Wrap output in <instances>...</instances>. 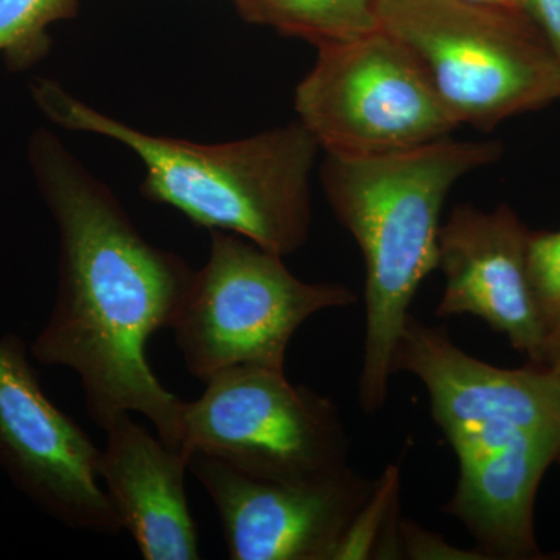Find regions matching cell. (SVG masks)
I'll list each match as a JSON object with an SVG mask.
<instances>
[{
  "instance_id": "6da1fadb",
  "label": "cell",
  "mask_w": 560,
  "mask_h": 560,
  "mask_svg": "<svg viewBox=\"0 0 560 560\" xmlns=\"http://www.w3.org/2000/svg\"><path fill=\"white\" fill-rule=\"evenodd\" d=\"M28 158L60 235L57 302L33 357L77 372L102 430L139 412L180 452L186 401L162 386L147 346L156 331L172 329L195 271L147 242L116 195L54 132L36 130Z\"/></svg>"
},
{
  "instance_id": "7a4b0ae2",
  "label": "cell",
  "mask_w": 560,
  "mask_h": 560,
  "mask_svg": "<svg viewBox=\"0 0 560 560\" xmlns=\"http://www.w3.org/2000/svg\"><path fill=\"white\" fill-rule=\"evenodd\" d=\"M501 156L497 140L447 136L393 153L324 158L320 186L366 268L359 378L366 415H377L388 401L394 349L420 283L438 270L442 210L453 186Z\"/></svg>"
},
{
  "instance_id": "3957f363",
  "label": "cell",
  "mask_w": 560,
  "mask_h": 560,
  "mask_svg": "<svg viewBox=\"0 0 560 560\" xmlns=\"http://www.w3.org/2000/svg\"><path fill=\"white\" fill-rule=\"evenodd\" d=\"M47 119L121 143L142 162V194L209 231L232 232L285 257L307 242L311 178L319 145L300 120L232 142L201 145L149 135L92 108L60 83L32 84Z\"/></svg>"
},
{
  "instance_id": "277c9868",
  "label": "cell",
  "mask_w": 560,
  "mask_h": 560,
  "mask_svg": "<svg viewBox=\"0 0 560 560\" xmlns=\"http://www.w3.org/2000/svg\"><path fill=\"white\" fill-rule=\"evenodd\" d=\"M458 125L480 131L560 101V58L528 14L466 0H375Z\"/></svg>"
},
{
  "instance_id": "5b68a950",
  "label": "cell",
  "mask_w": 560,
  "mask_h": 560,
  "mask_svg": "<svg viewBox=\"0 0 560 560\" xmlns=\"http://www.w3.org/2000/svg\"><path fill=\"white\" fill-rule=\"evenodd\" d=\"M355 302L342 283L305 282L279 254L210 231L209 259L195 271L172 330L187 371L202 383L237 366L285 371L291 338L305 320Z\"/></svg>"
},
{
  "instance_id": "8992f818",
  "label": "cell",
  "mask_w": 560,
  "mask_h": 560,
  "mask_svg": "<svg viewBox=\"0 0 560 560\" xmlns=\"http://www.w3.org/2000/svg\"><path fill=\"white\" fill-rule=\"evenodd\" d=\"M184 456L201 453L256 477L308 481L349 467L350 441L329 397L285 371L231 368L184 405Z\"/></svg>"
},
{
  "instance_id": "52a82bcc",
  "label": "cell",
  "mask_w": 560,
  "mask_h": 560,
  "mask_svg": "<svg viewBox=\"0 0 560 560\" xmlns=\"http://www.w3.org/2000/svg\"><path fill=\"white\" fill-rule=\"evenodd\" d=\"M294 109L320 151L337 156L415 149L459 127L410 51L382 28L318 47Z\"/></svg>"
},
{
  "instance_id": "ba28073f",
  "label": "cell",
  "mask_w": 560,
  "mask_h": 560,
  "mask_svg": "<svg viewBox=\"0 0 560 560\" xmlns=\"http://www.w3.org/2000/svg\"><path fill=\"white\" fill-rule=\"evenodd\" d=\"M429 393L431 416L458 466L475 463L526 434H559L560 377L550 368L493 366L433 327L408 316L393 355Z\"/></svg>"
},
{
  "instance_id": "9c48e42d",
  "label": "cell",
  "mask_w": 560,
  "mask_h": 560,
  "mask_svg": "<svg viewBox=\"0 0 560 560\" xmlns=\"http://www.w3.org/2000/svg\"><path fill=\"white\" fill-rule=\"evenodd\" d=\"M101 448L51 404L16 335L0 340V463L25 495L72 529L119 534L101 486Z\"/></svg>"
},
{
  "instance_id": "30bf717a",
  "label": "cell",
  "mask_w": 560,
  "mask_h": 560,
  "mask_svg": "<svg viewBox=\"0 0 560 560\" xmlns=\"http://www.w3.org/2000/svg\"><path fill=\"white\" fill-rule=\"evenodd\" d=\"M187 466L215 504L232 560H335L375 486L350 466L308 481L256 477L201 453Z\"/></svg>"
},
{
  "instance_id": "8fae6325",
  "label": "cell",
  "mask_w": 560,
  "mask_h": 560,
  "mask_svg": "<svg viewBox=\"0 0 560 560\" xmlns=\"http://www.w3.org/2000/svg\"><path fill=\"white\" fill-rule=\"evenodd\" d=\"M529 231L508 205L455 206L441 224L438 270L445 287L434 313L481 319L528 363L544 366L547 340L530 291Z\"/></svg>"
},
{
  "instance_id": "7c38bea8",
  "label": "cell",
  "mask_w": 560,
  "mask_h": 560,
  "mask_svg": "<svg viewBox=\"0 0 560 560\" xmlns=\"http://www.w3.org/2000/svg\"><path fill=\"white\" fill-rule=\"evenodd\" d=\"M98 475L145 560L200 559L186 492V456L120 415L106 427Z\"/></svg>"
},
{
  "instance_id": "4fadbf2b",
  "label": "cell",
  "mask_w": 560,
  "mask_h": 560,
  "mask_svg": "<svg viewBox=\"0 0 560 560\" xmlns=\"http://www.w3.org/2000/svg\"><path fill=\"white\" fill-rule=\"evenodd\" d=\"M560 453L559 434H526L475 463L459 466L445 514L463 523L486 560L560 558L540 550L536 500Z\"/></svg>"
},
{
  "instance_id": "5bb4252c",
  "label": "cell",
  "mask_w": 560,
  "mask_h": 560,
  "mask_svg": "<svg viewBox=\"0 0 560 560\" xmlns=\"http://www.w3.org/2000/svg\"><path fill=\"white\" fill-rule=\"evenodd\" d=\"M232 3L246 22L307 40L316 49L381 28L375 0H232Z\"/></svg>"
},
{
  "instance_id": "9a60e30c",
  "label": "cell",
  "mask_w": 560,
  "mask_h": 560,
  "mask_svg": "<svg viewBox=\"0 0 560 560\" xmlns=\"http://www.w3.org/2000/svg\"><path fill=\"white\" fill-rule=\"evenodd\" d=\"M400 469L388 466L353 517L335 560L400 559Z\"/></svg>"
},
{
  "instance_id": "2e32d148",
  "label": "cell",
  "mask_w": 560,
  "mask_h": 560,
  "mask_svg": "<svg viewBox=\"0 0 560 560\" xmlns=\"http://www.w3.org/2000/svg\"><path fill=\"white\" fill-rule=\"evenodd\" d=\"M80 0H0V54L10 70L31 69L49 55V27L72 20Z\"/></svg>"
},
{
  "instance_id": "e0dca14e",
  "label": "cell",
  "mask_w": 560,
  "mask_h": 560,
  "mask_svg": "<svg viewBox=\"0 0 560 560\" xmlns=\"http://www.w3.org/2000/svg\"><path fill=\"white\" fill-rule=\"evenodd\" d=\"M528 275L548 359L560 341V230L529 231Z\"/></svg>"
},
{
  "instance_id": "ac0fdd59",
  "label": "cell",
  "mask_w": 560,
  "mask_h": 560,
  "mask_svg": "<svg viewBox=\"0 0 560 560\" xmlns=\"http://www.w3.org/2000/svg\"><path fill=\"white\" fill-rule=\"evenodd\" d=\"M400 559L411 560H486L475 550H464L448 544L441 534L419 526L418 523L401 518Z\"/></svg>"
},
{
  "instance_id": "d6986e66",
  "label": "cell",
  "mask_w": 560,
  "mask_h": 560,
  "mask_svg": "<svg viewBox=\"0 0 560 560\" xmlns=\"http://www.w3.org/2000/svg\"><path fill=\"white\" fill-rule=\"evenodd\" d=\"M560 58V0H518Z\"/></svg>"
},
{
  "instance_id": "ffe728a7",
  "label": "cell",
  "mask_w": 560,
  "mask_h": 560,
  "mask_svg": "<svg viewBox=\"0 0 560 560\" xmlns=\"http://www.w3.org/2000/svg\"><path fill=\"white\" fill-rule=\"evenodd\" d=\"M466 2L480 3V5L497 7V9L522 10L518 0H466ZM525 13V11H523Z\"/></svg>"
},
{
  "instance_id": "44dd1931",
  "label": "cell",
  "mask_w": 560,
  "mask_h": 560,
  "mask_svg": "<svg viewBox=\"0 0 560 560\" xmlns=\"http://www.w3.org/2000/svg\"><path fill=\"white\" fill-rule=\"evenodd\" d=\"M545 368H550L552 372L560 377V341L555 348L551 349V352L548 353L547 363H545Z\"/></svg>"
},
{
  "instance_id": "7402d4cb",
  "label": "cell",
  "mask_w": 560,
  "mask_h": 560,
  "mask_svg": "<svg viewBox=\"0 0 560 560\" xmlns=\"http://www.w3.org/2000/svg\"><path fill=\"white\" fill-rule=\"evenodd\" d=\"M556 464H558V466L560 467V453H559V456H558V460H556Z\"/></svg>"
}]
</instances>
